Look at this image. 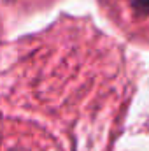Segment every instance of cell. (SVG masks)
Returning <instances> with one entry per match:
<instances>
[{
	"label": "cell",
	"instance_id": "obj_2",
	"mask_svg": "<svg viewBox=\"0 0 149 151\" xmlns=\"http://www.w3.org/2000/svg\"><path fill=\"white\" fill-rule=\"evenodd\" d=\"M14 151H21V150H14Z\"/></svg>",
	"mask_w": 149,
	"mask_h": 151
},
{
	"label": "cell",
	"instance_id": "obj_1",
	"mask_svg": "<svg viewBox=\"0 0 149 151\" xmlns=\"http://www.w3.org/2000/svg\"><path fill=\"white\" fill-rule=\"evenodd\" d=\"M130 5L137 11V12H142V14H149V0H128Z\"/></svg>",
	"mask_w": 149,
	"mask_h": 151
}]
</instances>
